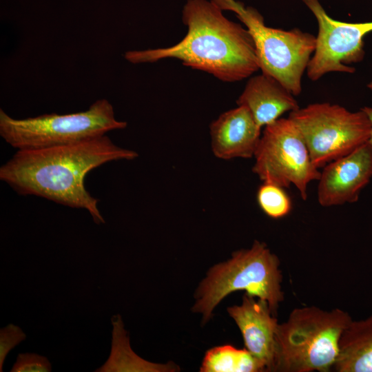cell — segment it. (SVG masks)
Here are the masks:
<instances>
[{"label": "cell", "instance_id": "4fadbf2b", "mask_svg": "<svg viewBox=\"0 0 372 372\" xmlns=\"http://www.w3.org/2000/svg\"><path fill=\"white\" fill-rule=\"evenodd\" d=\"M237 104L249 109L261 129L280 118L284 113L300 107L287 88L272 76L263 73L247 81Z\"/></svg>", "mask_w": 372, "mask_h": 372}, {"label": "cell", "instance_id": "277c9868", "mask_svg": "<svg viewBox=\"0 0 372 372\" xmlns=\"http://www.w3.org/2000/svg\"><path fill=\"white\" fill-rule=\"evenodd\" d=\"M280 260L265 243L256 240L249 249L233 253L226 262L213 266L200 282L192 307L207 322L215 307L227 295L243 290L265 300L275 315L284 300Z\"/></svg>", "mask_w": 372, "mask_h": 372}, {"label": "cell", "instance_id": "ac0fdd59", "mask_svg": "<svg viewBox=\"0 0 372 372\" xmlns=\"http://www.w3.org/2000/svg\"><path fill=\"white\" fill-rule=\"evenodd\" d=\"M52 371L51 363L43 355L25 353H19L11 369V372H50Z\"/></svg>", "mask_w": 372, "mask_h": 372}, {"label": "cell", "instance_id": "ba28073f", "mask_svg": "<svg viewBox=\"0 0 372 372\" xmlns=\"http://www.w3.org/2000/svg\"><path fill=\"white\" fill-rule=\"evenodd\" d=\"M254 157L252 170L261 180L283 188L293 185L303 200L307 198L309 184L320 176L299 130L289 117L265 127Z\"/></svg>", "mask_w": 372, "mask_h": 372}, {"label": "cell", "instance_id": "8fae6325", "mask_svg": "<svg viewBox=\"0 0 372 372\" xmlns=\"http://www.w3.org/2000/svg\"><path fill=\"white\" fill-rule=\"evenodd\" d=\"M245 293L240 305L227 308L238 327L245 348L273 371L276 359V333L278 322L265 300Z\"/></svg>", "mask_w": 372, "mask_h": 372}, {"label": "cell", "instance_id": "5b68a950", "mask_svg": "<svg viewBox=\"0 0 372 372\" xmlns=\"http://www.w3.org/2000/svg\"><path fill=\"white\" fill-rule=\"evenodd\" d=\"M116 118L113 106L105 99L83 112L45 114L17 119L0 109V136L17 150L36 149L79 143L125 128Z\"/></svg>", "mask_w": 372, "mask_h": 372}, {"label": "cell", "instance_id": "6da1fadb", "mask_svg": "<svg viewBox=\"0 0 372 372\" xmlns=\"http://www.w3.org/2000/svg\"><path fill=\"white\" fill-rule=\"evenodd\" d=\"M138 156L105 134L72 144L17 150L0 167V180L19 194L85 209L99 225L105 220L98 208L99 200L85 189L86 175L106 163L134 160Z\"/></svg>", "mask_w": 372, "mask_h": 372}, {"label": "cell", "instance_id": "d6986e66", "mask_svg": "<svg viewBox=\"0 0 372 372\" xmlns=\"http://www.w3.org/2000/svg\"><path fill=\"white\" fill-rule=\"evenodd\" d=\"M26 338L22 329L13 324H9L0 329V371H3L4 360L8 353Z\"/></svg>", "mask_w": 372, "mask_h": 372}, {"label": "cell", "instance_id": "2e32d148", "mask_svg": "<svg viewBox=\"0 0 372 372\" xmlns=\"http://www.w3.org/2000/svg\"><path fill=\"white\" fill-rule=\"evenodd\" d=\"M200 369L202 372L266 371L265 365L246 348L240 349L231 345L208 350Z\"/></svg>", "mask_w": 372, "mask_h": 372}, {"label": "cell", "instance_id": "44dd1931", "mask_svg": "<svg viewBox=\"0 0 372 372\" xmlns=\"http://www.w3.org/2000/svg\"><path fill=\"white\" fill-rule=\"evenodd\" d=\"M367 87H368L371 90H372V81L370 82V83L367 85Z\"/></svg>", "mask_w": 372, "mask_h": 372}, {"label": "cell", "instance_id": "5bb4252c", "mask_svg": "<svg viewBox=\"0 0 372 372\" xmlns=\"http://www.w3.org/2000/svg\"><path fill=\"white\" fill-rule=\"evenodd\" d=\"M333 368L337 372H372V314L352 320L344 329Z\"/></svg>", "mask_w": 372, "mask_h": 372}, {"label": "cell", "instance_id": "3957f363", "mask_svg": "<svg viewBox=\"0 0 372 372\" xmlns=\"http://www.w3.org/2000/svg\"><path fill=\"white\" fill-rule=\"evenodd\" d=\"M351 320L347 311L338 308L294 309L278 325L273 371H329L338 355L340 337Z\"/></svg>", "mask_w": 372, "mask_h": 372}, {"label": "cell", "instance_id": "52a82bcc", "mask_svg": "<svg viewBox=\"0 0 372 372\" xmlns=\"http://www.w3.org/2000/svg\"><path fill=\"white\" fill-rule=\"evenodd\" d=\"M318 167L344 156L366 143L371 125L360 109L350 112L329 103H316L289 112Z\"/></svg>", "mask_w": 372, "mask_h": 372}, {"label": "cell", "instance_id": "9a60e30c", "mask_svg": "<svg viewBox=\"0 0 372 372\" xmlns=\"http://www.w3.org/2000/svg\"><path fill=\"white\" fill-rule=\"evenodd\" d=\"M112 338L110 356L96 372L168 371L174 370L168 364L149 362L138 356L131 349L130 336L119 314L111 319Z\"/></svg>", "mask_w": 372, "mask_h": 372}, {"label": "cell", "instance_id": "7a4b0ae2", "mask_svg": "<svg viewBox=\"0 0 372 372\" xmlns=\"http://www.w3.org/2000/svg\"><path fill=\"white\" fill-rule=\"evenodd\" d=\"M183 21L187 32L176 45L128 51L125 59L134 64L176 59L227 82L241 81L260 69L248 30L227 19L212 1L187 0Z\"/></svg>", "mask_w": 372, "mask_h": 372}, {"label": "cell", "instance_id": "9c48e42d", "mask_svg": "<svg viewBox=\"0 0 372 372\" xmlns=\"http://www.w3.org/2000/svg\"><path fill=\"white\" fill-rule=\"evenodd\" d=\"M302 1L315 15L318 24L314 54L307 68L308 77L317 81L329 72H354L355 68L348 65L363 60V39L372 32V21H338L328 16L318 0Z\"/></svg>", "mask_w": 372, "mask_h": 372}, {"label": "cell", "instance_id": "8992f818", "mask_svg": "<svg viewBox=\"0 0 372 372\" xmlns=\"http://www.w3.org/2000/svg\"><path fill=\"white\" fill-rule=\"evenodd\" d=\"M222 10L234 12L245 25L255 44L262 73L279 81L293 96L302 91V77L316 46V37L298 28L267 26L254 8L236 0H211Z\"/></svg>", "mask_w": 372, "mask_h": 372}, {"label": "cell", "instance_id": "e0dca14e", "mask_svg": "<svg viewBox=\"0 0 372 372\" xmlns=\"http://www.w3.org/2000/svg\"><path fill=\"white\" fill-rule=\"evenodd\" d=\"M257 201L263 212L272 218L287 215L292 203L284 188L276 184L263 182L257 192Z\"/></svg>", "mask_w": 372, "mask_h": 372}, {"label": "cell", "instance_id": "ffe728a7", "mask_svg": "<svg viewBox=\"0 0 372 372\" xmlns=\"http://www.w3.org/2000/svg\"><path fill=\"white\" fill-rule=\"evenodd\" d=\"M361 110L367 115L370 123L371 125V130L369 138L367 141V144L370 146V147L372 149V107H364L361 108Z\"/></svg>", "mask_w": 372, "mask_h": 372}, {"label": "cell", "instance_id": "30bf717a", "mask_svg": "<svg viewBox=\"0 0 372 372\" xmlns=\"http://www.w3.org/2000/svg\"><path fill=\"white\" fill-rule=\"evenodd\" d=\"M318 200L323 207L353 203L372 178V149L367 143L323 167Z\"/></svg>", "mask_w": 372, "mask_h": 372}, {"label": "cell", "instance_id": "7c38bea8", "mask_svg": "<svg viewBox=\"0 0 372 372\" xmlns=\"http://www.w3.org/2000/svg\"><path fill=\"white\" fill-rule=\"evenodd\" d=\"M211 149L222 159L253 157L257 149L261 128L251 112L243 105L222 114L210 125Z\"/></svg>", "mask_w": 372, "mask_h": 372}]
</instances>
